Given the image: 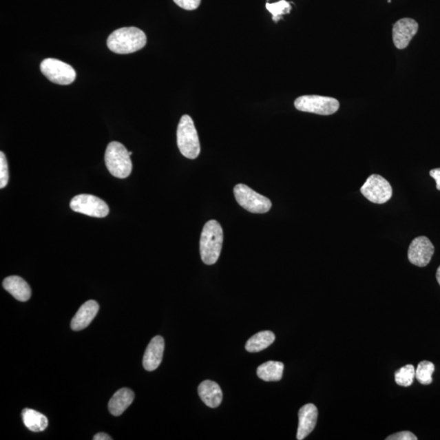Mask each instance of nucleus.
<instances>
[{"label":"nucleus","instance_id":"nucleus-13","mask_svg":"<svg viewBox=\"0 0 440 440\" xmlns=\"http://www.w3.org/2000/svg\"><path fill=\"white\" fill-rule=\"evenodd\" d=\"M165 342L162 336L154 337L147 346L143 359V366L147 371L157 370L163 357Z\"/></svg>","mask_w":440,"mask_h":440},{"label":"nucleus","instance_id":"nucleus-17","mask_svg":"<svg viewBox=\"0 0 440 440\" xmlns=\"http://www.w3.org/2000/svg\"><path fill=\"white\" fill-rule=\"evenodd\" d=\"M135 399V394L131 389L122 388L115 393L109 402V410L111 415L118 417L131 406Z\"/></svg>","mask_w":440,"mask_h":440},{"label":"nucleus","instance_id":"nucleus-29","mask_svg":"<svg viewBox=\"0 0 440 440\" xmlns=\"http://www.w3.org/2000/svg\"><path fill=\"white\" fill-rule=\"evenodd\" d=\"M437 279L438 283L439 284V286H440V266H439V269H437Z\"/></svg>","mask_w":440,"mask_h":440},{"label":"nucleus","instance_id":"nucleus-15","mask_svg":"<svg viewBox=\"0 0 440 440\" xmlns=\"http://www.w3.org/2000/svg\"><path fill=\"white\" fill-rule=\"evenodd\" d=\"M198 395L204 404L208 407L215 408L219 407L223 401V392L220 385L216 381L206 380L198 386Z\"/></svg>","mask_w":440,"mask_h":440},{"label":"nucleus","instance_id":"nucleus-12","mask_svg":"<svg viewBox=\"0 0 440 440\" xmlns=\"http://www.w3.org/2000/svg\"><path fill=\"white\" fill-rule=\"evenodd\" d=\"M318 417L317 408L313 404H305L299 412V428L297 439L303 440L313 432L317 425Z\"/></svg>","mask_w":440,"mask_h":440},{"label":"nucleus","instance_id":"nucleus-2","mask_svg":"<svg viewBox=\"0 0 440 440\" xmlns=\"http://www.w3.org/2000/svg\"><path fill=\"white\" fill-rule=\"evenodd\" d=\"M147 38L144 31L136 28H124L116 30L107 39L110 51L117 54H130L140 50L146 45Z\"/></svg>","mask_w":440,"mask_h":440},{"label":"nucleus","instance_id":"nucleus-11","mask_svg":"<svg viewBox=\"0 0 440 440\" xmlns=\"http://www.w3.org/2000/svg\"><path fill=\"white\" fill-rule=\"evenodd\" d=\"M419 31V24L412 19H403L393 26L392 35L395 48L404 49L408 46Z\"/></svg>","mask_w":440,"mask_h":440},{"label":"nucleus","instance_id":"nucleus-23","mask_svg":"<svg viewBox=\"0 0 440 440\" xmlns=\"http://www.w3.org/2000/svg\"><path fill=\"white\" fill-rule=\"evenodd\" d=\"M266 8L269 12L272 13L274 21H278L282 19L281 16L288 14L291 11V6L286 0H281L274 3H268L266 4Z\"/></svg>","mask_w":440,"mask_h":440},{"label":"nucleus","instance_id":"nucleus-7","mask_svg":"<svg viewBox=\"0 0 440 440\" xmlns=\"http://www.w3.org/2000/svg\"><path fill=\"white\" fill-rule=\"evenodd\" d=\"M40 70L49 81L59 85H69L76 78V72L72 66L54 59L43 60Z\"/></svg>","mask_w":440,"mask_h":440},{"label":"nucleus","instance_id":"nucleus-4","mask_svg":"<svg viewBox=\"0 0 440 440\" xmlns=\"http://www.w3.org/2000/svg\"><path fill=\"white\" fill-rule=\"evenodd\" d=\"M130 157L125 146L117 141L111 142L105 154V165L110 174L119 179H125L130 176L132 171Z\"/></svg>","mask_w":440,"mask_h":440},{"label":"nucleus","instance_id":"nucleus-27","mask_svg":"<svg viewBox=\"0 0 440 440\" xmlns=\"http://www.w3.org/2000/svg\"><path fill=\"white\" fill-rule=\"evenodd\" d=\"M430 176L437 182V188L440 191V168L433 169L430 171Z\"/></svg>","mask_w":440,"mask_h":440},{"label":"nucleus","instance_id":"nucleus-22","mask_svg":"<svg viewBox=\"0 0 440 440\" xmlns=\"http://www.w3.org/2000/svg\"><path fill=\"white\" fill-rule=\"evenodd\" d=\"M416 370L412 364H407L395 373V380L397 385L401 386H410L412 384L415 377Z\"/></svg>","mask_w":440,"mask_h":440},{"label":"nucleus","instance_id":"nucleus-9","mask_svg":"<svg viewBox=\"0 0 440 440\" xmlns=\"http://www.w3.org/2000/svg\"><path fill=\"white\" fill-rule=\"evenodd\" d=\"M70 208L75 212L96 218L107 216L109 212V207L103 200L90 194L75 196L71 200Z\"/></svg>","mask_w":440,"mask_h":440},{"label":"nucleus","instance_id":"nucleus-20","mask_svg":"<svg viewBox=\"0 0 440 440\" xmlns=\"http://www.w3.org/2000/svg\"><path fill=\"white\" fill-rule=\"evenodd\" d=\"M275 337L272 331H261L252 336L246 344L249 353H260L272 345Z\"/></svg>","mask_w":440,"mask_h":440},{"label":"nucleus","instance_id":"nucleus-24","mask_svg":"<svg viewBox=\"0 0 440 440\" xmlns=\"http://www.w3.org/2000/svg\"><path fill=\"white\" fill-rule=\"evenodd\" d=\"M10 180L8 165L6 154L0 153V189L6 188Z\"/></svg>","mask_w":440,"mask_h":440},{"label":"nucleus","instance_id":"nucleus-19","mask_svg":"<svg viewBox=\"0 0 440 440\" xmlns=\"http://www.w3.org/2000/svg\"><path fill=\"white\" fill-rule=\"evenodd\" d=\"M284 364L279 362H268L257 368V375L265 381H277L282 379Z\"/></svg>","mask_w":440,"mask_h":440},{"label":"nucleus","instance_id":"nucleus-21","mask_svg":"<svg viewBox=\"0 0 440 440\" xmlns=\"http://www.w3.org/2000/svg\"><path fill=\"white\" fill-rule=\"evenodd\" d=\"M434 366L432 362L424 361L419 363L415 373L417 381L422 385H430L432 382Z\"/></svg>","mask_w":440,"mask_h":440},{"label":"nucleus","instance_id":"nucleus-14","mask_svg":"<svg viewBox=\"0 0 440 440\" xmlns=\"http://www.w3.org/2000/svg\"><path fill=\"white\" fill-rule=\"evenodd\" d=\"M99 304L94 300H89L83 304L71 321L70 326L74 331L84 330L92 323L99 312Z\"/></svg>","mask_w":440,"mask_h":440},{"label":"nucleus","instance_id":"nucleus-3","mask_svg":"<svg viewBox=\"0 0 440 440\" xmlns=\"http://www.w3.org/2000/svg\"><path fill=\"white\" fill-rule=\"evenodd\" d=\"M177 145L182 155L189 159L197 158L201 152L197 129L189 115H184L178 125Z\"/></svg>","mask_w":440,"mask_h":440},{"label":"nucleus","instance_id":"nucleus-16","mask_svg":"<svg viewBox=\"0 0 440 440\" xmlns=\"http://www.w3.org/2000/svg\"><path fill=\"white\" fill-rule=\"evenodd\" d=\"M3 286L17 300L26 302L30 299L31 289L28 283L17 275H11L4 279Z\"/></svg>","mask_w":440,"mask_h":440},{"label":"nucleus","instance_id":"nucleus-18","mask_svg":"<svg viewBox=\"0 0 440 440\" xmlns=\"http://www.w3.org/2000/svg\"><path fill=\"white\" fill-rule=\"evenodd\" d=\"M21 417L26 428L33 432H40L48 428L47 417L36 410L25 408L22 410Z\"/></svg>","mask_w":440,"mask_h":440},{"label":"nucleus","instance_id":"nucleus-5","mask_svg":"<svg viewBox=\"0 0 440 440\" xmlns=\"http://www.w3.org/2000/svg\"><path fill=\"white\" fill-rule=\"evenodd\" d=\"M235 200L240 206L254 214H264L272 208V202L268 198L255 192L246 185H235L233 189Z\"/></svg>","mask_w":440,"mask_h":440},{"label":"nucleus","instance_id":"nucleus-26","mask_svg":"<svg viewBox=\"0 0 440 440\" xmlns=\"http://www.w3.org/2000/svg\"><path fill=\"white\" fill-rule=\"evenodd\" d=\"M386 440H417V437L410 431H401L397 434H391Z\"/></svg>","mask_w":440,"mask_h":440},{"label":"nucleus","instance_id":"nucleus-6","mask_svg":"<svg viewBox=\"0 0 440 440\" xmlns=\"http://www.w3.org/2000/svg\"><path fill=\"white\" fill-rule=\"evenodd\" d=\"M295 106L297 110L303 112L331 115L339 110L340 104L335 98L311 95L297 98L295 101Z\"/></svg>","mask_w":440,"mask_h":440},{"label":"nucleus","instance_id":"nucleus-25","mask_svg":"<svg viewBox=\"0 0 440 440\" xmlns=\"http://www.w3.org/2000/svg\"><path fill=\"white\" fill-rule=\"evenodd\" d=\"M173 1L185 10L192 11L197 10L202 0H173Z\"/></svg>","mask_w":440,"mask_h":440},{"label":"nucleus","instance_id":"nucleus-28","mask_svg":"<svg viewBox=\"0 0 440 440\" xmlns=\"http://www.w3.org/2000/svg\"><path fill=\"white\" fill-rule=\"evenodd\" d=\"M93 439L94 440H111L112 439H111L109 437V435H108L107 434L105 433H98L95 435L94 437H93Z\"/></svg>","mask_w":440,"mask_h":440},{"label":"nucleus","instance_id":"nucleus-1","mask_svg":"<svg viewBox=\"0 0 440 440\" xmlns=\"http://www.w3.org/2000/svg\"><path fill=\"white\" fill-rule=\"evenodd\" d=\"M224 232L220 223L215 220L208 221L203 227L200 238V253L203 263L213 265L220 256L223 246Z\"/></svg>","mask_w":440,"mask_h":440},{"label":"nucleus","instance_id":"nucleus-8","mask_svg":"<svg viewBox=\"0 0 440 440\" xmlns=\"http://www.w3.org/2000/svg\"><path fill=\"white\" fill-rule=\"evenodd\" d=\"M361 192L368 201L376 204L388 202L393 193L389 182L379 175L368 177L362 187Z\"/></svg>","mask_w":440,"mask_h":440},{"label":"nucleus","instance_id":"nucleus-10","mask_svg":"<svg viewBox=\"0 0 440 440\" xmlns=\"http://www.w3.org/2000/svg\"><path fill=\"white\" fill-rule=\"evenodd\" d=\"M434 253V247L432 242L429 238L421 235L413 240L408 247V258L413 265L423 268L430 264Z\"/></svg>","mask_w":440,"mask_h":440}]
</instances>
